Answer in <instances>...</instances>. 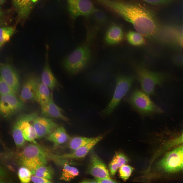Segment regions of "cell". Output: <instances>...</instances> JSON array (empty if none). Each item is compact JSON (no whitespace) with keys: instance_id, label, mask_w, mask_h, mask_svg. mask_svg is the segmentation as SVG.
<instances>
[{"instance_id":"6da1fadb","label":"cell","mask_w":183,"mask_h":183,"mask_svg":"<svg viewBox=\"0 0 183 183\" xmlns=\"http://www.w3.org/2000/svg\"><path fill=\"white\" fill-rule=\"evenodd\" d=\"M124 14L122 18L143 36L152 38L158 33L159 25L154 15L143 6L126 2Z\"/></svg>"},{"instance_id":"7a4b0ae2","label":"cell","mask_w":183,"mask_h":183,"mask_svg":"<svg viewBox=\"0 0 183 183\" xmlns=\"http://www.w3.org/2000/svg\"><path fill=\"white\" fill-rule=\"evenodd\" d=\"M90 57L89 47L86 43H84L64 58L62 61L61 65L68 73L75 75L85 68Z\"/></svg>"},{"instance_id":"3957f363","label":"cell","mask_w":183,"mask_h":183,"mask_svg":"<svg viewBox=\"0 0 183 183\" xmlns=\"http://www.w3.org/2000/svg\"><path fill=\"white\" fill-rule=\"evenodd\" d=\"M136 70L137 78L143 91L148 95H154L155 87L162 85L170 77L166 73L152 71L142 65L138 66Z\"/></svg>"},{"instance_id":"277c9868","label":"cell","mask_w":183,"mask_h":183,"mask_svg":"<svg viewBox=\"0 0 183 183\" xmlns=\"http://www.w3.org/2000/svg\"><path fill=\"white\" fill-rule=\"evenodd\" d=\"M48 155L43 148L36 143H33L23 151L21 154L22 164L30 170L32 175L37 168L46 165Z\"/></svg>"},{"instance_id":"5b68a950","label":"cell","mask_w":183,"mask_h":183,"mask_svg":"<svg viewBox=\"0 0 183 183\" xmlns=\"http://www.w3.org/2000/svg\"><path fill=\"white\" fill-rule=\"evenodd\" d=\"M148 96L143 91L137 89L127 100L132 107L142 116H151L162 113V110L154 103Z\"/></svg>"},{"instance_id":"8992f818","label":"cell","mask_w":183,"mask_h":183,"mask_svg":"<svg viewBox=\"0 0 183 183\" xmlns=\"http://www.w3.org/2000/svg\"><path fill=\"white\" fill-rule=\"evenodd\" d=\"M134 78L132 76L125 75L117 77L114 95L110 101L102 112V115L107 116L112 113L129 90Z\"/></svg>"},{"instance_id":"52a82bcc","label":"cell","mask_w":183,"mask_h":183,"mask_svg":"<svg viewBox=\"0 0 183 183\" xmlns=\"http://www.w3.org/2000/svg\"><path fill=\"white\" fill-rule=\"evenodd\" d=\"M159 167L169 173L178 172L183 169V146H180L166 154L159 161Z\"/></svg>"},{"instance_id":"ba28073f","label":"cell","mask_w":183,"mask_h":183,"mask_svg":"<svg viewBox=\"0 0 183 183\" xmlns=\"http://www.w3.org/2000/svg\"><path fill=\"white\" fill-rule=\"evenodd\" d=\"M66 0L69 13L73 19L80 16H88L99 10L90 0Z\"/></svg>"},{"instance_id":"9c48e42d","label":"cell","mask_w":183,"mask_h":183,"mask_svg":"<svg viewBox=\"0 0 183 183\" xmlns=\"http://www.w3.org/2000/svg\"><path fill=\"white\" fill-rule=\"evenodd\" d=\"M24 103L14 94L0 96V115L7 118L18 112L24 107Z\"/></svg>"},{"instance_id":"30bf717a","label":"cell","mask_w":183,"mask_h":183,"mask_svg":"<svg viewBox=\"0 0 183 183\" xmlns=\"http://www.w3.org/2000/svg\"><path fill=\"white\" fill-rule=\"evenodd\" d=\"M37 116V112H34L21 115L16 121L21 129L25 140L35 143H36L35 140L37 138V135L33 124L31 122Z\"/></svg>"},{"instance_id":"8fae6325","label":"cell","mask_w":183,"mask_h":183,"mask_svg":"<svg viewBox=\"0 0 183 183\" xmlns=\"http://www.w3.org/2000/svg\"><path fill=\"white\" fill-rule=\"evenodd\" d=\"M0 75L14 93L16 95L18 94L20 88L19 78L14 69L9 64L1 63Z\"/></svg>"},{"instance_id":"7c38bea8","label":"cell","mask_w":183,"mask_h":183,"mask_svg":"<svg viewBox=\"0 0 183 183\" xmlns=\"http://www.w3.org/2000/svg\"><path fill=\"white\" fill-rule=\"evenodd\" d=\"M32 124L38 139L47 136L58 127L50 118L38 116L33 120Z\"/></svg>"},{"instance_id":"4fadbf2b","label":"cell","mask_w":183,"mask_h":183,"mask_svg":"<svg viewBox=\"0 0 183 183\" xmlns=\"http://www.w3.org/2000/svg\"><path fill=\"white\" fill-rule=\"evenodd\" d=\"M89 164L87 169L88 173L95 178H103L110 177L106 166L95 153H91Z\"/></svg>"},{"instance_id":"5bb4252c","label":"cell","mask_w":183,"mask_h":183,"mask_svg":"<svg viewBox=\"0 0 183 183\" xmlns=\"http://www.w3.org/2000/svg\"><path fill=\"white\" fill-rule=\"evenodd\" d=\"M40 80L38 77L34 76H30L26 80L22 86L20 98L23 102L29 101H36V94Z\"/></svg>"},{"instance_id":"9a60e30c","label":"cell","mask_w":183,"mask_h":183,"mask_svg":"<svg viewBox=\"0 0 183 183\" xmlns=\"http://www.w3.org/2000/svg\"><path fill=\"white\" fill-rule=\"evenodd\" d=\"M49 47L45 45V62L42 71L40 80L50 89L53 90L56 87L58 82L51 68L49 59Z\"/></svg>"},{"instance_id":"2e32d148","label":"cell","mask_w":183,"mask_h":183,"mask_svg":"<svg viewBox=\"0 0 183 183\" xmlns=\"http://www.w3.org/2000/svg\"><path fill=\"white\" fill-rule=\"evenodd\" d=\"M102 138V136L101 135L94 137L89 142L73 151L72 152L59 155L58 158L63 160L83 158L86 156L93 147Z\"/></svg>"},{"instance_id":"e0dca14e","label":"cell","mask_w":183,"mask_h":183,"mask_svg":"<svg viewBox=\"0 0 183 183\" xmlns=\"http://www.w3.org/2000/svg\"><path fill=\"white\" fill-rule=\"evenodd\" d=\"M41 114L43 117L58 118L65 121H69V119L62 114L63 110L54 102L52 93L49 102L45 105L41 107Z\"/></svg>"},{"instance_id":"ac0fdd59","label":"cell","mask_w":183,"mask_h":183,"mask_svg":"<svg viewBox=\"0 0 183 183\" xmlns=\"http://www.w3.org/2000/svg\"><path fill=\"white\" fill-rule=\"evenodd\" d=\"M38 0H11L18 14V21L24 20L29 16Z\"/></svg>"},{"instance_id":"d6986e66","label":"cell","mask_w":183,"mask_h":183,"mask_svg":"<svg viewBox=\"0 0 183 183\" xmlns=\"http://www.w3.org/2000/svg\"><path fill=\"white\" fill-rule=\"evenodd\" d=\"M124 38V33L121 28L118 25H113L108 29L104 39L107 44L114 45L121 42Z\"/></svg>"},{"instance_id":"ffe728a7","label":"cell","mask_w":183,"mask_h":183,"mask_svg":"<svg viewBox=\"0 0 183 183\" xmlns=\"http://www.w3.org/2000/svg\"><path fill=\"white\" fill-rule=\"evenodd\" d=\"M46 138L53 143L54 147H56L66 142L69 137L65 128L61 126L58 127Z\"/></svg>"},{"instance_id":"44dd1931","label":"cell","mask_w":183,"mask_h":183,"mask_svg":"<svg viewBox=\"0 0 183 183\" xmlns=\"http://www.w3.org/2000/svg\"><path fill=\"white\" fill-rule=\"evenodd\" d=\"M50 89L41 82L40 79L37 87L36 94V101L41 107L46 104L49 102L51 96Z\"/></svg>"},{"instance_id":"7402d4cb","label":"cell","mask_w":183,"mask_h":183,"mask_svg":"<svg viewBox=\"0 0 183 183\" xmlns=\"http://www.w3.org/2000/svg\"><path fill=\"white\" fill-rule=\"evenodd\" d=\"M79 174V171L77 168L71 166L67 163H65L60 179L69 181L78 176Z\"/></svg>"},{"instance_id":"603a6c76","label":"cell","mask_w":183,"mask_h":183,"mask_svg":"<svg viewBox=\"0 0 183 183\" xmlns=\"http://www.w3.org/2000/svg\"><path fill=\"white\" fill-rule=\"evenodd\" d=\"M126 37L128 42L134 46H141L146 43L143 36L137 32L130 31L127 34Z\"/></svg>"},{"instance_id":"cb8c5ba5","label":"cell","mask_w":183,"mask_h":183,"mask_svg":"<svg viewBox=\"0 0 183 183\" xmlns=\"http://www.w3.org/2000/svg\"><path fill=\"white\" fill-rule=\"evenodd\" d=\"M54 171L50 166H42L37 168L32 175L48 179H52L54 174Z\"/></svg>"},{"instance_id":"d4e9b609","label":"cell","mask_w":183,"mask_h":183,"mask_svg":"<svg viewBox=\"0 0 183 183\" xmlns=\"http://www.w3.org/2000/svg\"><path fill=\"white\" fill-rule=\"evenodd\" d=\"M93 138L82 136L74 137L70 141L69 144V148L73 151L89 142Z\"/></svg>"},{"instance_id":"484cf974","label":"cell","mask_w":183,"mask_h":183,"mask_svg":"<svg viewBox=\"0 0 183 183\" xmlns=\"http://www.w3.org/2000/svg\"><path fill=\"white\" fill-rule=\"evenodd\" d=\"M12 134L16 146L19 147L23 146L25 143V139L21 129L16 121L13 127Z\"/></svg>"},{"instance_id":"4316f807","label":"cell","mask_w":183,"mask_h":183,"mask_svg":"<svg viewBox=\"0 0 183 183\" xmlns=\"http://www.w3.org/2000/svg\"><path fill=\"white\" fill-rule=\"evenodd\" d=\"M15 31V29L12 27H0V48L9 40Z\"/></svg>"},{"instance_id":"83f0119b","label":"cell","mask_w":183,"mask_h":183,"mask_svg":"<svg viewBox=\"0 0 183 183\" xmlns=\"http://www.w3.org/2000/svg\"><path fill=\"white\" fill-rule=\"evenodd\" d=\"M18 174L21 182L28 183L30 181L32 173L25 166L20 167L19 169Z\"/></svg>"},{"instance_id":"f1b7e54d","label":"cell","mask_w":183,"mask_h":183,"mask_svg":"<svg viewBox=\"0 0 183 183\" xmlns=\"http://www.w3.org/2000/svg\"><path fill=\"white\" fill-rule=\"evenodd\" d=\"M119 168L120 177L124 181L129 179L134 170L133 167L126 164L124 165Z\"/></svg>"},{"instance_id":"f546056e","label":"cell","mask_w":183,"mask_h":183,"mask_svg":"<svg viewBox=\"0 0 183 183\" xmlns=\"http://www.w3.org/2000/svg\"><path fill=\"white\" fill-rule=\"evenodd\" d=\"M113 159L116 163L118 168L126 164L128 162L126 157L124 154L120 152L116 153Z\"/></svg>"},{"instance_id":"4dcf8cb0","label":"cell","mask_w":183,"mask_h":183,"mask_svg":"<svg viewBox=\"0 0 183 183\" xmlns=\"http://www.w3.org/2000/svg\"><path fill=\"white\" fill-rule=\"evenodd\" d=\"M10 94L14 93L0 75V96Z\"/></svg>"},{"instance_id":"1f68e13d","label":"cell","mask_w":183,"mask_h":183,"mask_svg":"<svg viewBox=\"0 0 183 183\" xmlns=\"http://www.w3.org/2000/svg\"><path fill=\"white\" fill-rule=\"evenodd\" d=\"M150 4L161 5L169 3L175 0H142Z\"/></svg>"},{"instance_id":"d6a6232c","label":"cell","mask_w":183,"mask_h":183,"mask_svg":"<svg viewBox=\"0 0 183 183\" xmlns=\"http://www.w3.org/2000/svg\"><path fill=\"white\" fill-rule=\"evenodd\" d=\"M31 180L33 182L35 183H47L52 182L50 180L38 177L34 175L31 176Z\"/></svg>"},{"instance_id":"836d02e7","label":"cell","mask_w":183,"mask_h":183,"mask_svg":"<svg viewBox=\"0 0 183 183\" xmlns=\"http://www.w3.org/2000/svg\"><path fill=\"white\" fill-rule=\"evenodd\" d=\"M109 167L110 173L112 175L115 174L118 168L116 163L113 159L110 163Z\"/></svg>"},{"instance_id":"e575fe53","label":"cell","mask_w":183,"mask_h":183,"mask_svg":"<svg viewBox=\"0 0 183 183\" xmlns=\"http://www.w3.org/2000/svg\"><path fill=\"white\" fill-rule=\"evenodd\" d=\"M172 61L175 65L181 66L182 64V57L181 55H176L172 57Z\"/></svg>"},{"instance_id":"d590c367","label":"cell","mask_w":183,"mask_h":183,"mask_svg":"<svg viewBox=\"0 0 183 183\" xmlns=\"http://www.w3.org/2000/svg\"><path fill=\"white\" fill-rule=\"evenodd\" d=\"M95 180L97 183H116V180L111 178L110 177L103 178H95Z\"/></svg>"},{"instance_id":"8d00e7d4","label":"cell","mask_w":183,"mask_h":183,"mask_svg":"<svg viewBox=\"0 0 183 183\" xmlns=\"http://www.w3.org/2000/svg\"><path fill=\"white\" fill-rule=\"evenodd\" d=\"M6 175L4 170L0 166V183L4 182L5 180Z\"/></svg>"},{"instance_id":"74e56055","label":"cell","mask_w":183,"mask_h":183,"mask_svg":"<svg viewBox=\"0 0 183 183\" xmlns=\"http://www.w3.org/2000/svg\"><path fill=\"white\" fill-rule=\"evenodd\" d=\"M81 183H97L95 180L86 179L83 180L81 181Z\"/></svg>"},{"instance_id":"f35d334b","label":"cell","mask_w":183,"mask_h":183,"mask_svg":"<svg viewBox=\"0 0 183 183\" xmlns=\"http://www.w3.org/2000/svg\"><path fill=\"white\" fill-rule=\"evenodd\" d=\"M5 0H0V4H3Z\"/></svg>"},{"instance_id":"ab89813d","label":"cell","mask_w":183,"mask_h":183,"mask_svg":"<svg viewBox=\"0 0 183 183\" xmlns=\"http://www.w3.org/2000/svg\"><path fill=\"white\" fill-rule=\"evenodd\" d=\"M0 17L1 16L2 14V12L1 10V7L0 6Z\"/></svg>"},{"instance_id":"60d3db41","label":"cell","mask_w":183,"mask_h":183,"mask_svg":"<svg viewBox=\"0 0 183 183\" xmlns=\"http://www.w3.org/2000/svg\"><path fill=\"white\" fill-rule=\"evenodd\" d=\"M0 25H1V24H0Z\"/></svg>"}]
</instances>
